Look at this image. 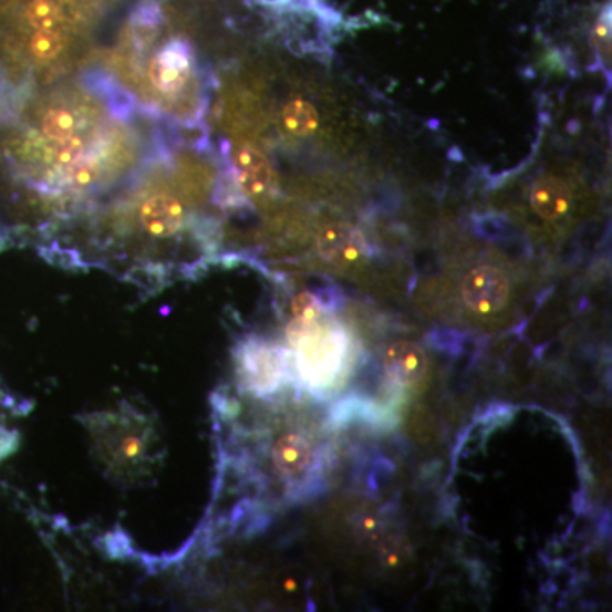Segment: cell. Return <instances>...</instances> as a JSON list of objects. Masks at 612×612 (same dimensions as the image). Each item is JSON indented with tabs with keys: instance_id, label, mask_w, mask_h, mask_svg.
<instances>
[{
	"instance_id": "12",
	"label": "cell",
	"mask_w": 612,
	"mask_h": 612,
	"mask_svg": "<svg viewBox=\"0 0 612 612\" xmlns=\"http://www.w3.org/2000/svg\"><path fill=\"white\" fill-rule=\"evenodd\" d=\"M77 116L69 107H53V110L44 114L43 122H41L43 135L50 142H60V139L69 138V136L77 133Z\"/></svg>"
},
{
	"instance_id": "14",
	"label": "cell",
	"mask_w": 612,
	"mask_h": 612,
	"mask_svg": "<svg viewBox=\"0 0 612 612\" xmlns=\"http://www.w3.org/2000/svg\"><path fill=\"white\" fill-rule=\"evenodd\" d=\"M65 49V37L59 30L37 31L31 38L30 52L38 60H53Z\"/></svg>"
},
{
	"instance_id": "13",
	"label": "cell",
	"mask_w": 612,
	"mask_h": 612,
	"mask_svg": "<svg viewBox=\"0 0 612 612\" xmlns=\"http://www.w3.org/2000/svg\"><path fill=\"white\" fill-rule=\"evenodd\" d=\"M27 18L37 31L56 30L62 21V12L53 0H31L27 9Z\"/></svg>"
},
{
	"instance_id": "5",
	"label": "cell",
	"mask_w": 612,
	"mask_h": 612,
	"mask_svg": "<svg viewBox=\"0 0 612 612\" xmlns=\"http://www.w3.org/2000/svg\"><path fill=\"white\" fill-rule=\"evenodd\" d=\"M138 220L152 237L176 234L184 220V206L173 196L157 195L139 206Z\"/></svg>"
},
{
	"instance_id": "2",
	"label": "cell",
	"mask_w": 612,
	"mask_h": 612,
	"mask_svg": "<svg viewBox=\"0 0 612 612\" xmlns=\"http://www.w3.org/2000/svg\"><path fill=\"white\" fill-rule=\"evenodd\" d=\"M509 278L496 266H478L463 281V300L478 313L497 312L509 298Z\"/></svg>"
},
{
	"instance_id": "4",
	"label": "cell",
	"mask_w": 612,
	"mask_h": 612,
	"mask_svg": "<svg viewBox=\"0 0 612 612\" xmlns=\"http://www.w3.org/2000/svg\"><path fill=\"white\" fill-rule=\"evenodd\" d=\"M242 370L253 392H272L281 383L284 373L282 354L272 345H247L242 354Z\"/></svg>"
},
{
	"instance_id": "16",
	"label": "cell",
	"mask_w": 612,
	"mask_h": 612,
	"mask_svg": "<svg viewBox=\"0 0 612 612\" xmlns=\"http://www.w3.org/2000/svg\"><path fill=\"white\" fill-rule=\"evenodd\" d=\"M15 444H18V434L0 426V459L11 455L15 449Z\"/></svg>"
},
{
	"instance_id": "11",
	"label": "cell",
	"mask_w": 612,
	"mask_h": 612,
	"mask_svg": "<svg viewBox=\"0 0 612 612\" xmlns=\"http://www.w3.org/2000/svg\"><path fill=\"white\" fill-rule=\"evenodd\" d=\"M281 126L293 136H309L319 126V114L309 101L297 100L287 104L281 113Z\"/></svg>"
},
{
	"instance_id": "10",
	"label": "cell",
	"mask_w": 612,
	"mask_h": 612,
	"mask_svg": "<svg viewBox=\"0 0 612 612\" xmlns=\"http://www.w3.org/2000/svg\"><path fill=\"white\" fill-rule=\"evenodd\" d=\"M312 447L300 434H284L272 447V459L284 477H298L309 469L312 463Z\"/></svg>"
},
{
	"instance_id": "8",
	"label": "cell",
	"mask_w": 612,
	"mask_h": 612,
	"mask_svg": "<svg viewBox=\"0 0 612 612\" xmlns=\"http://www.w3.org/2000/svg\"><path fill=\"white\" fill-rule=\"evenodd\" d=\"M385 367L390 378L400 385H414L426 373V354L414 342H396L386 351Z\"/></svg>"
},
{
	"instance_id": "3",
	"label": "cell",
	"mask_w": 612,
	"mask_h": 612,
	"mask_svg": "<svg viewBox=\"0 0 612 612\" xmlns=\"http://www.w3.org/2000/svg\"><path fill=\"white\" fill-rule=\"evenodd\" d=\"M195 70L193 50L184 43H170L151 63L152 85L164 96H176L191 79Z\"/></svg>"
},
{
	"instance_id": "15",
	"label": "cell",
	"mask_w": 612,
	"mask_h": 612,
	"mask_svg": "<svg viewBox=\"0 0 612 612\" xmlns=\"http://www.w3.org/2000/svg\"><path fill=\"white\" fill-rule=\"evenodd\" d=\"M293 315L297 322L313 323L322 315V303L310 293L298 294L293 300Z\"/></svg>"
},
{
	"instance_id": "7",
	"label": "cell",
	"mask_w": 612,
	"mask_h": 612,
	"mask_svg": "<svg viewBox=\"0 0 612 612\" xmlns=\"http://www.w3.org/2000/svg\"><path fill=\"white\" fill-rule=\"evenodd\" d=\"M573 191L563 177L544 176L536 180L532 187V208L547 220H558L572 208Z\"/></svg>"
},
{
	"instance_id": "9",
	"label": "cell",
	"mask_w": 612,
	"mask_h": 612,
	"mask_svg": "<svg viewBox=\"0 0 612 612\" xmlns=\"http://www.w3.org/2000/svg\"><path fill=\"white\" fill-rule=\"evenodd\" d=\"M235 164L239 170L240 184L247 195L256 198L268 195L274 176H272L271 164L261 152L252 147L242 148L235 155Z\"/></svg>"
},
{
	"instance_id": "6",
	"label": "cell",
	"mask_w": 612,
	"mask_h": 612,
	"mask_svg": "<svg viewBox=\"0 0 612 612\" xmlns=\"http://www.w3.org/2000/svg\"><path fill=\"white\" fill-rule=\"evenodd\" d=\"M320 252L326 261L335 266H351L360 261L364 253V243L361 235L349 225H329L320 234Z\"/></svg>"
},
{
	"instance_id": "1",
	"label": "cell",
	"mask_w": 612,
	"mask_h": 612,
	"mask_svg": "<svg viewBox=\"0 0 612 612\" xmlns=\"http://www.w3.org/2000/svg\"><path fill=\"white\" fill-rule=\"evenodd\" d=\"M96 453L104 468L120 480L151 474L155 459V429L151 418L128 404L87 417Z\"/></svg>"
}]
</instances>
